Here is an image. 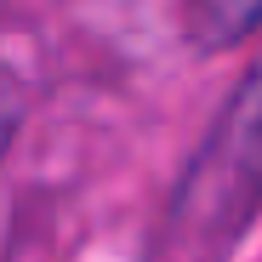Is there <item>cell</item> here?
<instances>
[{
  "instance_id": "obj_1",
  "label": "cell",
  "mask_w": 262,
  "mask_h": 262,
  "mask_svg": "<svg viewBox=\"0 0 262 262\" xmlns=\"http://www.w3.org/2000/svg\"><path fill=\"white\" fill-rule=\"evenodd\" d=\"M262 205V63L239 85L228 114L216 120L211 143L200 148L194 171L183 177L177 211H171V239L194 251L228 245Z\"/></svg>"
},
{
  "instance_id": "obj_2",
  "label": "cell",
  "mask_w": 262,
  "mask_h": 262,
  "mask_svg": "<svg viewBox=\"0 0 262 262\" xmlns=\"http://www.w3.org/2000/svg\"><path fill=\"white\" fill-rule=\"evenodd\" d=\"M262 29V0H188V40L200 52H228Z\"/></svg>"
},
{
  "instance_id": "obj_3",
  "label": "cell",
  "mask_w": 262,
  "mask_h": 262,
  "mask_svg": "<svg viewBox=\"0 0 262 262\" xmlns=\"http://www.w3.org/2000/svg\"><path fill=\"white\" fill-rule=\"evenodd\" d=\"M12 131H17V85L6 80V69H0V154H6Z\"/></svg>"
}]
</instances>
